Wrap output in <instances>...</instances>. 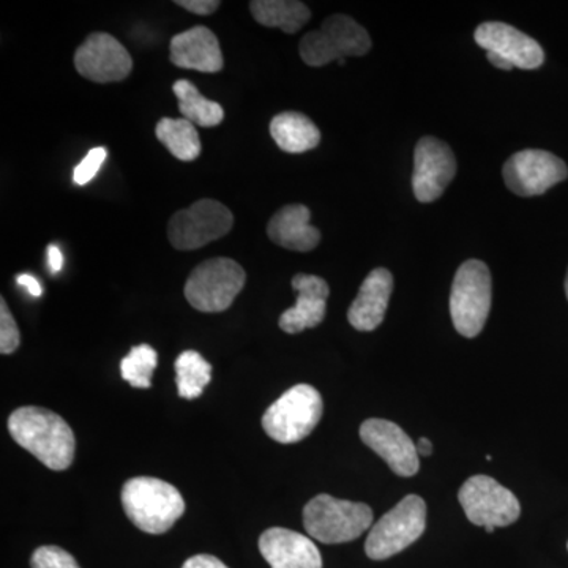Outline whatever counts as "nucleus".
Segmentation results:
<instances>
[{
  "instance_id": "nucleus-1",
  "label": "nucleus",
  "mask_w": 568,
  "mask_h": 568,
  "mask_svg": "<svg viewBox=\"0 0 568 568\" xmlns=\"http://www.w3.org/2000/svg\"><path fill=\"white\" fill-rule=\"evenodd\" d=\"M9 432L14 443L52 470L69 469L73 463L77 450L73 429L50 409L20 407L9 418Z\"/></svg>"
},
{
  "instance_id": "nucleus-2",
  "label": "nucleus",
  "mask_w": 568,
  "mask_h": 568,
  "mask_svg": "<svg viewBox=\"0 0 568 568\" xmlns=\"http://www.w3.org/2000/svg\"><path fill=\"white\" fill-rule=\"evenodd\" d=\"M122 506L130 521L142 532H168L185 511L179 489L153 477H134L122 488Z\"/></svg>"
},
{
  "instance_id": "nucleus-3",
  "label": "nucleus",
  "mask_w": 568,
  "mask_h": 568,
  "mask_svg": "<svg viewBox=\"0 0 568 568\" xmlns=\"http://www.w3.org/2000/svg\"><path fill=\"white\" fill-rule=\"evenodd\" d=\"M304 526L308 536L317 541L346 544L373 528V510L366 504L320 495L306 504Z\"/></svg>"
},
{
  "instance_id": "nucleus-4",
  "label": "nucleus",
  "mask_w": 568,
  "mask_h": 568,
  "mask_svg": "<svg viewBox=\"0 0 568 568\" xmlns=\"http://www.w3.org/2000/svg\"><path fill=\"white\" fill-rule=\"evenodd\" d=\"M324 413L323 396L308 384L284 392L265 410L263 428L268 437L282 444L301 443L320 424Z\"/></svg>"
},
{
  "instance_id": "nucleus-5",
  "label": "nucleus",
  "mask_w": 568,
  "mask_h": 568,
  "mask_svg": "<svg viewBox=\"0 0 568 568\" xmlns=\"http://www.w3.org/2000/svg\"><path fill=\"white\" fill-rule=\"evenodd\" d=\"M491 310V274L478 260L459 265L450 294V315L459 335L476 338Z\"/></svg>"
},
{
  "instance_id": "nucleus-6",
  "label": "nucleus",
  "mask_w": 568,
  "mask_h": 568,
  "mask_svg": "<svg viewBox=\"0 0 568 568\" xmlns=\"http://www.w3.org/2000/svg\"><path fill=\"white\" fill-rule=\"evenodd\" d=\"M246 274L230 257H212L197 265L185 284V297L197 312L222 313L244 290Z\"/></svg>"
},
{
  "instance_id": "nucleus-7",
  "label": "nucleus",
  "mask_w": 568,
  "mask_h": 568,
  "mask_svg": "<svg viewBox=\"0 0 568 568\" xmlns=\"http://www.w3.org/2000/svg\"><path fill=\"white\" fill-rule=\"evenodd\" d=\"M372 50L368 32L346 14H334L320 29L302 39V61L310 67H324L339 59L361 58Z\"/></svg>"
},
{
  "instance_id": "nucleus-8",
  "label": "nucleus",
  "mask_w": 568,
  "mask_h": 568,
  "mask_svg": "<svg viewBox=\"0 0 568 568\" xmlns=\"http://www.w3.org/2000/svg\"><path fill=\"white\" fill-rule=\"evenodd\" d=\"M425 528V500L416 495L406 496L369 530L366 556L373 560L392 558L417 541Z\"/></svg>"
},
{
  "instance_id": "nucleus-9",
  "label": "nucleus",
  "mask_w": 568,
  "mask_h": 568,
  "mask_svg": "<svg viewBox=\"0 0 568 568\" xmlns=\"http://www.w3.org/2000/svg\"><path fill=\"white\" fill-rule=\"evenodd\" d=\"M234 226V215L215 200H201L175 212L168 224V239L175 250L190 252L224 237Z\"/></svg>"
},
{
  "instance_id": "nucleus-10",
  "label": "nucleus",
  "mask_w": 568,
  "mask_h": 568,
  "mask_svg": "<svg viewBox=\"0 0 568 568\" xmlns=\"http://www.w3.org/2000/svg\"><path fill=\"white\" fill-rule=\"evenodd\" d=\"M459 504L473 525L506 528L521 515L517 496L488 476L467 478L458 493Z\"/></svg>"
},
{
  "instance_id": "nucleus-11",
  "label": "nucleus",
  "mask_w": 568,
  "mask_h": 568,
  "mask_svg": "<svg viewBox=\"0 0 568 568\" xmlns=\"http://www.w3.org/2000/svg\"><path fill=\"white\" fill-rule=\"evenodd\" d=\"M474 40L487 50L488 61L499 70H536L545 62L538 41L506 22H484L474 32Z\"/></svg>"
},
{
  "instance_id": "nucleus-12",
  "label": "nucleus",
  "mask_w": 568,
  "mask_h": 568,
  "mask_svg": "<svg viewBox=\"0 0 568 568\" xmlns=\"http://www.w3.org/2000/svg\"><path fill=\"white\" fill-rule=\"evenodd\" d=\"M504 181L511 193L530 197L547 193L568 178L567 164L551 152L526 149L504 164Z\"/></svg>"
},
{
  "instance_id": "nucleus-13",
  "label": "nucleus",
  "mask_w": 568,
  "mask_h": 568,
  "mask_svg": "<svg viewBox=\"0 0 568 568\" xmlns=\"http://www.w3.org/2000/svg\"><path fill=\"white\" fill-rule=\"evenodd\" d=\"M74 67L85 80L106 84L125 80L133 70V59L121 41L110 33L95 32L74 54Z\"/></svg>"
},
{
  "instance_id": "nucleus-14",
  "label": "nucleus",
  "mask_w": 568,
  "mask_h": 568,
  "mask_svg": "<svg viewBox=\"0 0 568 568\" xmlns=\"http://www.w3.org/2000/svg\"><path fill=\"white\" fill-rule=\"evenodd\" d=\"M457 174V160L446 142L425 136L414 153L413 189L417 201L433 203L446 192Z\"/></svg>"
},
{
  "instance_id": "nucleus-15",
  "label": "nucleus",
  "mask_w": 568,
  "mask_h": 568,
  "mask_svg": "<svg viewBox=\"0 0 568 568\" xmlns=\"http://www.w3.org/2000/svg\"><path fill=\"white\" fill-rule=\"evenodd\" d=\"M361 437L396 476L413 477L420 469L416 444L394 422L369 418L361 425Z\"/></svg>"
},
{
  "instance_id": "nucleus-16",
  "label": "nucleus",
  "mask_w": 568,
  "mask_h": 568,
  "mask_svg": "<svg viewBox=\"0 0 568 568\" xmlns=\"http://www.w3.org/2000/svg\"><path fill=\"white\" fill-rule=\"evenodd\" d=\"M293 287L297 293V302L280 316L278 323L280 328L291 335L301 334L323 323L331 294L327 282L316 275H295Z\"/></svg>"
},
{
  "instance_id": "nucleus-17",
  "label": "nucleus",
  "mask_w": 568,
  "mask_h": 568,
  "mask_svg": "<svg viewBox=\"0 0 568 568\" xmlns=\"http://www.w3.org/2000/svg\"><path fill=\"white\" fill-rule=\"evenodd\" d=\"M260 551L272 568H323L315 541L294 530H265L260 537Z\"/></svg>"
},
{
  "instance_id": "nucleus-18",
  "label": "nucleus",
  "mask_w": 568,
  "mask_h": 568,
  "mask_svg": "<svg viewBox=\"0 0 568 568\" xmlns=\"http://www.w3.org/2000/svg\"><path fill=\"white\" fill-rule=\"evenodd\" d=\"M170 59L175 67L201 73H219L224 65L220 41L204 26L174 36L170 44Z\"/></svg>"
},
{
  "instance_id": "nucleus-19",
  "label": "nucleus",
  "mask_w": 568,
  "mask_h": 568,
  "mask_svg": "<svg viewBox=\"0 0 568 568\" xmlns=\"http://www.w3.org/2000/svg\"><path fill=\"white\" fill-rule=\"evenodd\" d=\"M394 291V276L387 268H375L366 276L357 297L347 310V320L358 332H373L383 324Z\"/></svg>"
},
{
  "instance_id": "nucleus-20",
  "label": "nucleus",
  "mask_w": 568,
  "mask_h": 568,
  "mask_svg": "<svg viewBox=\"0 0 568 568\" xmlns=\"http://www.w3.org/2000/svg\"><path fill=\"white\" fill-rule=\"evenodd\" d=\"M310 222H312V212L305 205H284L268 222V239L274 244L293 252H312L320 245L321 233Z\"/></svg>"
},
{
  "instance_id": "nucleus-21",
  "label": "nucleus",
  "mask_w": 568,
  "mask_h": 568,
  "mask_svg": "<svg viewBox=\"0 0 568 568\" xmlns=\"http://www.w3.org/2000/svg\"><path fill=\"white\" fill-rule=\"evenodd\" d=\"M271 134L282 151L304 153L320 145L321 132L312 119L301 112H282L271 122Z\"/></svg>"
},
{
  "instance_id": "nucleus-22",
  "label": "nucleus",
  "mask_w": 568,
  "mask_h": 568,
  "mask_svg": "<svg viewBox=\"0 0 568 568\" xmlns=\"http://www.w3.org/2000/svg\"><path fill=\"white\" fill-rule=\"evenodd\" d=\"M254 20L265 28H278L295 33L312 18V11L297 0H253L250 2Z\"/></svg>"
},
{
  "instance_id": "nucleus-23",
  "label": "nucleus",
  "mask_w": 568,
  "mask_h": 568,
  "mask_svg": "<svg viewBox=\"0 0 568 568\" xmlns=\"http://www.w3.org/2000/svg\"><path fill=\"white\" fill-rule=\"evenodd\" d=\"M173 92L178 97L179 111H181L183 119L192 122L193 125L211 129V126L220 125L223 122L224 110L222 104L205 99L193 82L175 81Z\"/></svg>"
},
{
  "instance_id": "nucleus-24",
  "label": "nucleus",
  "mask_w": 568,
  "mask_h": 568,
  "mask_svg": "<svg viewBox=\"0 0 568 568\" xmlns=\"http://www.w3.org/2000/svg\"><path fill=\"white\" fill-rule=\"evenodd\" d=\"M155 136L181 162H193L201 155L196 125L186 119L163 118L156 123Z\"/></svg>"
},
{
  "instance_id": "nucleus-25",
  "label": "nucleus",
  "mask_w": 568,
  "mask_h": 568,
  "mask_svg": "<svg viewBox=\"0 0 568 568\" xmlns=\"http://www.w3.org/2000/svg\"><path fill=\"white\" fill-rule=\"evenodd\" d=\"M212 365L196 351H185L175 361V383L179 396L185 399L200 398L211 384Z\"/></svg>"
},
{
  "instance_id": "nucleus-26",
  "label": "nucleus",
  "mask_w": 568,
  "mask_h": 568,
  "mask_svg": "<svg viewBox=\"0 0 568 568\" xmlns=\"http://www.w3.org/2000/svg\"><path fill=\"white\" fill-rule=\"evenodd\" d=\"M156 365H159V354L152 346H134L130 354L122 358L121 375L130 386L149 388L152 386Z\"/></svg>"
},
{
  "instance_id": "nucleus-27",
  "label": "nucleus",
  "mask_w": 568,
  "mask_h": 568,
  "mask_svg": "<svg viewBox=\"0 0 568 568\" xmlns=\"http://www.w3.org/2000/svg\"><path fill=\"white\" fill-rule=\"evenodd\" d=\"M21 336L17 321L7 306L6 298L0 301V353L11 354L20 347Z\"/></svg>"
},
{
  "instance_id": "nucleus-28",
  "label": "nucleus",
  "mask_w": 568,
  "mask_h": 568,
  "mask_svg": "<svg viewBox=\"0 0 568 568\" xmlns=\"http://www.w3.org/2000/svg\"><path fill=\"white\" fill-rule=\"evenodd\" d=\"M32 568H80L77 559L59 547H41L36 549L31 559Z\"/></svg>"
},
{
  "instance_id": "nucleus-29",
  "label": "nucleus",
  "mask_w": 568,
  "mask_h": 568,
  "mask_svg": "<svg viewBox=\"0 0 568 568\" xmlns=\"http://www.w3.org/2000/svg\"><path fill=\"white\" fill-rule=\"evenodd\" d=\"M108 159V151L104 148H95L89 151L84 160L73 171V181L77 185H88L99 174L104 160Z\"/></svg>"
},
{
  "instance_id": "nucleus-30",
  "label": "nucleus",
  "mask_w": 568,
  "mask_h": 568,
  "mask_svg": "<svg viewBox=\"0 0 568 568\" xmlns=\"http://www.w3.org/2000/svg\"><path fill=\"white\" fill-rule=\"evenodd\" d=\"M175 6L182 7V9L192 11L194 14H201V17H207L213 11L219 10V0H178Z\"/></svg>"
},
{
  "instance_id": "nucleus-31",
  "label": "nucleus",
  "mask_w": 568,
  "mask_h": 568,
  "mask_svg": "<svg viewBox=\"0 0 568 568\" xmlns=\"http://www.w3.org/2000/svg\"><path fill=\"white\" fill-rule=\"evenodd\" d=\"M182 568H227L224 566L222 560L216 559L215 556L211 555H197L193 556L183 564Z\"/></svg>"
},
{
  "instance_id": "nucleus-32",
  "label": "nucleus",
  "mask_w": 568,
  "mask_h": 568,
  "mask_svg": "<svg viewBox=\"0 0 568 568\" xmlns=\"http://www.w3.org/2000/svg\"><path fill=\"white\" fill-rule=\"evenodd\" d=\"M17 282L20 284V286L26 287L32 297H40V295L43 294L41 284L39 283V280L36 278V276L29 274L18 275Z\"/></svg>"
},
{
  "instance_id": "nucleus-33",
  "label": "nucleus",
  "mask_w": 568,
  "mask_h": 568,
  "mask_svg": "<svg viewBox=\"0 0 568 568\" xmlns=\"http://www.w3.org/2000/svg\"><path fill=\"white\" fill-rule=\"evenodd\" d=\"M48 264H50L52 274L61 272L63 265V256L58 245H50L48 248Z\"/></svg>"
},
{
  "instance_id": "nucleus-34",
  "label": "nucleus",
  "mask_w": 568,
  "mask_h": 568,
  "mask_svg": "<svg viewBox=\"0 0 568 568\" xmlns=\"http://www.w3.org/2000/svg\"><path fill=\"white\" fill-rule=\"evenodd\" d=\"M417 454L422 455V457H429L433 454L432 440L420 437L417 443Z\"/></svg>"
},
{
  "instance_id": "nucleus-35",
  "label": "nucleus",
  "mask_w": 568,
  "mask_h": 568,
  "mask_svg": "<svg viewBox=\"0 0 568 568\" xmlns=\"http://www.w3.org/2000/svg\"><path fill=\"white\" fill-rule=\"evenodd\" d=\"M485 530H487L488 534H493L495 532L496 528H493V526H488V528H485Z\"/></svg>"
},
{
  "instance_id": "nucleus-36",
  "label": "nucleus",
  "mask_w": 568,
  "mask_h": 568,
  "mask_svg": "<svg viewBox=\"0 0 568 568\" xmlns=\"http://www.w3.org/2000/svg\"><path fill=\"white\" fill-rule=\"evenodd\" d=\"M566 293H567V298H568V272H567V278H566Z\"/></svg>"
},
{
  "instance_id": "nucleus-37",
  "label": "nucleus",
  "mask_w": 568,
  "mask_h": 568,
  "mask_svg": "<svg viewBox=\"0 0 568 568\" xmlns=\"http://www.w3.org/2000/svg\"><path fill=\"white\" fill-rule=\"evenodd\" d=\"M338 63H339V65H345L346 59H339Z\"/></svg>"
}]
</instances>
